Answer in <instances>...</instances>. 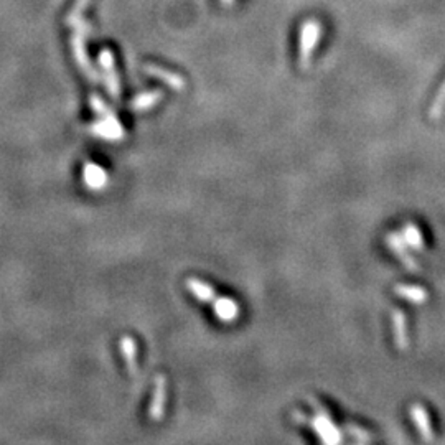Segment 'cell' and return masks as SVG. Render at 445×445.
Wrapping results in <instances>:
<instances>
[{
    "label": "cell",
    "instance_id": "cell-19",
    "mask_svg": "<svg viewBox=\"0 0 445 445\" xmlns=\"http://www.w3.org/2000/svg\"><path fill=\"white\" fill-rule=\"evenodd\" d=\"M345 430L351 439L356 440V442L366 444V442H371L373 440V434L369 432V430L363 429V427L358 426V424H351V422H346Z\"/></svg>",
    "mask_w": 445,
    "mask_h": 445
},
{
    "label": "cell",
    "instance_id": "cell-10",
    "mask_svg": "<svg viewBox=\"0 0 445 445\" xmlns=\"http://www.w3.org/2000/svg\"><path fill=\"white\" fill-rule=\"evenodd\" d=\"M145 73L150 74V76L155 79H160L163 84H167L168 88H172L173 91H184L186 88V81L184 79V76H180L178 73H173L170 70L162 68V66L157 65H145Z\"/></svg>",
    "mask_w": 445,
    "mask_h": 445
},
{
    "label": "cell",
    "instance_id": "cell-6",
    "mask_svg": "<svg viewBox=\"0 0 445 445\" xmlns=\"http://www.w3.org/2000/svg\"><path fill=\"white\" fill-rule=\"evenodd\" d=\"M386 244L391 249V252L396 257H399V261L403 262L407 269L411 270H417V262L414 261V257L409 252V246L406 244V241L403 239L400 233H396V231H391V233L386 236Z\"/></svg>",
    "mask_w": 445,
    "mask_h": 445
},
{
    "label": "cell",
    "instance_id": "cell-14",
    "mask_svg": "<svg viewBox=\"0 0 445 445\" xmlns=\"http://www.w3.org/2000/svg\"><path fill=\"white\" fill-rule=\"evenodd\" d=\"M394 293L414 305H424L429 300V292L424 287L411 286V284H398L394 287Z\"/></svg>",
    "mask_w": 445,
    "mask_h": 445
},
{
    "label": "cell",
    "instance_id": "cell-5",
    "mask_svg": "<svg viewBox=\"0 0 445 445\" xmlns=\"http://www.w3.org/2000/svg\"><path fill=\"white\" fill-rule=\"evenodd\" d=\"M165 403H167V378L163 375H159L155 378L154 396H152V400H150V407H149L150 421L154 422L162 421L163 412H165Z\"/></svg>",
    "mask_w": 445,
    "mask_h": 445
},
{
    "label": "cell",
    "instance_id": "cell-13",
    "mask_svg": "<svg viewBox=\"0 0 445 445\" xmlns=\"http://www.w3.org/2000/svg\"><path fill=\"white\" fill-rule=\"evenodd\" d=\"M186 289H188L195 299L203 302V304H213V300H215L216 297L215 287L198 277L186 279Z\"/></svg>",
    "mask_w": 445,
    "mask_h": 445
},
{
    "label": "cell",
    "instance_id": "cell-21",
    "mask_svg": "<svg viewBox=\"0 0 445 445\" xmlns=\"http://www.w3.org/2000/svg\"><path fill=\"white\" fill-rule=\"evenodd\" d=\"M222 3H225V6H231V3H233V0H221Z\"/></svg>",
    "mask_w": 445,
    "mask_h": 445
},
{
    "label": "cell",
    "instance_id": "cell-11",
    "mask_svg": "<svg viewBox=\"0 0 445 445\" xmlns=\"http://www.w3.org/2000/svg\"><path fill=\"white\" fill-rule=\"evenodd\" d=\"M213 310H215V315L218 320L225 323H231L234 320H238L239 317V304L231 297H215L213 300Z\"/></svg>",
    "mask_w": 445,
    "mask_h": 445
},
{
    "label": "cell",
    "instance_id": "cell-4",
    "mask_svg": "<svg viewBox=\"0 0 445 445\" xmlns=\"http://www.w3.org/2000/svg\"><path fill=\"white\" fill-rule=\"evenodd\" d=\"M99 63L102 66V70H104L106 86H108L111 97L119 99V96H121V81H119L118 73H115L113 51L108 50V48H104V50H102L101 55H99Z\"/></svg>",
    "mask_w": 445,
    "mask_h": 445
},
{
    "label": "cell",
    "instance_id": "cell-20",
    "mask_svg": "<svg viewBox=\"0 0 445 445\" xmlns=\"http://www.w3.org/2000/svg\"><path fill=\"white\" fill-rule=\"evenodd\" d=\"M89 2H91V0H76V3H74V7L71 8V12H70V15H68V20H66V22H68L70 26H73L74 24H78L79 19H81L84 8H86V7L89 6Z\"/></svg>",
    "mask_w": 445,
    "mask_h": 445
},
{
    "label": "cell",
    "instance_id": "cell-8",
    "mask_svg": "<svg viewBox=\"0 0 445 445\" xmlns=\"http://www.w3.org/2000/svg\"><path fill=\"white\" fill-rule=\"evenodd\" d=\"M83 38H84V35L78 32V33L73 37V40H71V44H73L74 58H76V63H78V66H79V70H81L83 73L86 74V78L89 79V81L97 83V81H99V76H97L96 70L92 68V65L89 63V58H88L86 48H84Z\"/></svg>",
    "mask_w": 445,
    "mask_h": 445
},
{
    "label": "cell",
    "instance_id": "cell-15",
    "mask_svg": "<svg viewBox=\"0 0 445 445\" xmlns=\"http://www.w3.org/2000/svg\"><path fill=\"white\" fill-rule=\"evenodd\" d=\"M162 99H163V92L160 91V89L140 92V95H137L131 101V106H129V108L132 111H137V113H144V111L155 108V106H157Z\"/></svg>",
    "mask_w": 445,
    "mask_h": 445
},
{
    "label": "cell",
    "instance_id": "cell-2",
    "mask_svg": "<svg viewBox=\"0 0 445 445\" xmlns=\"http://www.w3.org/2000/svg\"><path fill=\"white\" fill-rule=\"evenodd\" d=\"M309 403L312 404V407H314L315 414L314 417H309L307 426L314 430L315 435H317L323 444L327 445L340 444L341 439H343L341 437V430L340 427L335 424V421L332 419L330 412L327 411V407H325L318 399L312 398V396H309Z\"/></svg>",
    "mask_w": 445,
    "mask_h": 445
},
{
    "label": "cell",
    "instance_id": "cell-1",
    "mask_svg": "<svg viewBox=\"0 0 445 445\" xmlns=\"http://www.w3.org/2000/svg\"><path fill=\"white\" fill-rule=\"evenodd\" d=\"M89 101H91V108L101 115L99 121L92 124V126H89V132L95 134L96 137H101V139L111 142H118L124 139L126 131H124L122 124L119 122V119L115 118L113 111L106 106V102L97 95H92Z\"/></svg>",
    "mask_w": 445,
    "mask_h": 445
},
{
    "label": "cell",
    "instance_id": "cell-16",
    "mask_svg": "<svg viewBox=\"0 0 445 445\" xmlns=\"http://www.w3.org/2000/svg\"><path fill=\"white\" fill-rule=\"evenodd\" d=\"M400 236L406 241L409 249H414V251H424L426 241L424 236H422V231L419 229V226L414 225V222H406L403 226V231H400Z\"/></svg>",
    "mask_w": 445,
    "mask_h": 445
},
{
    "label": "cell",
    "instance_id": "cell-17",
    "mask_svg": "<svg viewBox=\"0 0 445 445\" xmlns=\"http://www.w3.org/2000/svg\"><path fill=\"white\" fill-rule=\"evenodd\" d=\"M121 350H122V356H124V362H126L127 364V369L129 373H131L132 376L137 375V345H136V340H134L132 337H122L121 340Z\"/></svg>",
    "mask_w": 445,
    "mask_h": 445
},
{
    "label": "cell",
    "instance_id": "cell-9",
    "mask_svg": "<svg viewBox=\"0 0 445 445\" xmlns=\"http://www.w3.org/2000/svg\"><path fill=\"white\" fill-rule=\"evenodd\" d=\"M409 412H411V419L414 422V426H416L417 432H419L422 440H426V442H432L434 430H432V424H430V416L429 412H427V409L422 406V404L416 403L412 404L411 409H409Z\"/></svg>",
    "mask_w": 445,
    "mask_h": 445
},
{
    "label": "cell",
    "instance_id": "cell-12",
    "mask_svg": "<svg viewBox=\"0 0 445 445\" xmlns=\"http://www.w3.org/2000/svg\"><path fill=\"white\" fill-rule=\"evenodd\" d=\"M83 178H84V184H86L88 188L101 190V188H104L106 185H108L109 175L102 167L96 165V163L88 162L86 165H84Z\"/></svg>",
    "mask_w": 445,
    "mask_h": 445
},
{
    "label": "cell",
    "instance_id": "cell-3",
    "mask_svg": "<svg viewBox=\"0 0 445 445\" xmlns=\"http://www.w3.org/2000/svg\"><path fill=\"white\" fill-rule=\"evenodd\" d=\"M322 38V25L318 20L309 19L300 25L299 30V63L300 68L307 70L310 66L315 48Z\"/></svg>",
    "mask_w": 445,
    "mask_h": 445
},
{
    "label": "cell",
    "instance_id": "cell-18",
    "mask_svg": "<svg viewBox=\"0 0 445 445\" xmlns=\"http://www.w3.org/2000/svg\"><path fill=\"white\" fill-rule=\"evenodd\" d=\"M444 109H445V79L442 81V84H440L437 95L434 96L432 104H430L429 108V118L432 119V121H437V119H440V115H442Z\"/></svg>",
    "mask_w": 445,
    "mask_h": 445
},
{
    "label": "cell",
    "instance_id": "cell-7",
    "mask_svg": "<svg viewBox=\"0 0 445 445\" xmlns=\"http://www.w3.org/2000/svg\"><path fill=\"white\" fill-rule=\"evenodd\" d=\"M391 327H393V338L394 345L399 351H406L411 345L409 341V333H407V320L404 312L400 309L393 310L391 314Z\"/></svg>",
    "mask_w": 445,
    "mask_h": 445
}]
</instances>
